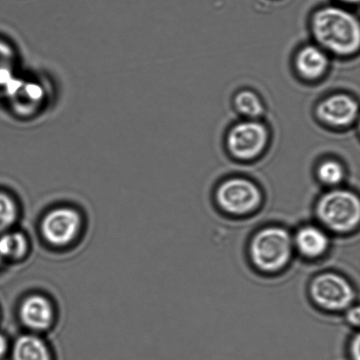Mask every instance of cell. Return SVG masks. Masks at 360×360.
<instances>
[{"mask_svg": "<svg viewBox=\"0 0 360 360\" xmlns=\"http://www.w3.org/2000/svg\"><path fill=\"white\" fill-rule=\"evenodd\" d=\"M310 28L324 51L338 56H351L359 51V20L347 10L336 6L323 7L313 14Z\"/></svg>", "mask_w": 360, "mask_h": 360, "instance_id": "cell-1", "label": "cell"}, {"mask_svg": "<svg viewBox=\"0 0 360 360\" xmlns=\"http://www.w3.org/2000/svg\"><path fill=\"white\" fill-rule=\"evenodd\" d=\"M250 263L264 274H276L287 268L294 255L292 235L278 225L257 231L249 243Z\"/></svg>", "mask_w": 360, "mask_h": 360, "instance_id": "cell-2", "label": "cell"}, {"mask_svg": "<svg viewBox=\"0 0 360 360\" xmlns=\"http://www.w3.org/2000/svg\"><path fill=\"white\" fill-rule=\"evenodd\" d=\"M315 213L319 225L328 232L347 235L359 228V198L351 190L336 187L319 198Z\"/></svg>", "mask_w": 360, "mask_h": 360, "instance_id": "cell-3", "label": "cell"}, {"mask_svg": "<svg viewBox=\"0 0 360 360\" xmlns=\"http://www.w3.org/2000/svg\"><path fill=\"white\" fill-rule=\"evenodd\" d=\"M309 295L317 308L329 313L345 312L354 305V285L343 275L335 271H323L310 281Z\"/></svg>", "mask_w": 360, "mask_h": 360, "instance_id": "cell-4", "label": "cell"}, {"mask_svg": "<svg viewBox=\"0 0 360 360\" xmlns=\"http://www.w3.org/2000/svg\"><path fill=\"white\" fill-rule=\"evenodd\" d=\"M215 203L231 217H243L255 213L263 203V193L252 180L243 177L225 179L214 193Z\"/></svg>", "mask_w": 360, "mask_h": 360, "instance_id": "cell-5", "label": "cell"}, {"mask_svg": "<svg viewBox=\"0 0 360 360\" xmlns=\"http://www.w3.org/2000/svg\"><path fill=\"white\" fill-rule=\"evenodd\" d=\"M267 127L257 120H245L233 126L226 137L229 153L236 160L248 162L262 155L269 143Z\"/></svg>", "mask_w": 360, "mask_h": 360, "instance_id": "cell-6", "label": "cell"}, {"mask_svg": "<svg viewBox=\"0 0 360 360\" xmlns=\"http://www.w3.org/2000/svg\"><path fill=\"white\" fill-rule=\"evenodd\" d=\"M82 220L76 210L59 207L49 212L42 220L41 231L45 241L56 247L69 245L80 231Z\"/></svg>", "mask_w": 360, "mask_h": 360, "instance_id": "cell-7", "label": "cell"}, {"mask_svg": "<svg viewBox=\"0 0 360 360\" xmlns=\"http://www.w3.org/2000/svg\"><path fill=\"white\" fill-rule=\"evenodd\" d=\"M359 115V104L350 95L336 94L319 102L317 119L331 128L342 129L354 124Z\"/></svg>", "mask_w": 360, "mask_h": 360, "instance_id": "cell-8", "label": "cell"}, {"mask_svg": "<svg viewBox=\"0 0 360 360\" xmlns=\"http://www.w3.org/2000/svg\"><path fill=\"white\" fill-rule=\"evenodd\" d=\"M295 252L308 260L321 259L328 252L330 246L329 232L322 226L306 224L292 235Z\"/></svg>", "mask_w": 360, "mask_h": 360, "instance_id": "cell-9", "label": "cell"}, {"mask_svg": "<svg viewBox=\"0 0 360 360\" xmlns=\"http://www.w3.org/2000/svg\"><path fill=\"white\" fill-rule=\"evenodd\" d=\"M21 323L34 331H44L51 328L55 312L51 302L45 296L33 295L25 298L20 307Z\"/></svg>", "mask_w": 360, "mask_h": 360, "instance_id": "cell-10", "label": "cell"}, {"mask_svg": "<svg viewBox=\"0 0 360 360\" xmlns=\"http://www.w3.org/2000/svg\"><path fill=\"white\" fill-rule=\"evenodd\" d=\"M326 51L319 45H306L299 49L295 58L296 72L302 79L316 81L326 75L329 68Z\"/></svg>", "mask_w": 360, "mask_h": 360, "instance_id": "cell-11", "label": "cell"}, {"mask_svg": "<svg viewBox=\"0 0 360 360\" xmlns=\"http://www.w3.org/2000/svg\"><path fill=\"white\" fill-rule=\"evenodd\" d=\"M4 90L13 105H23L25 109L28 105H32L34 109L35 105L42 104L44 101L45 91L40 83L20 79L18 76Z\"/></svg>", "mask_w": 360, "mask_h": 360, "instance_id": "cell-12", "label": "cell"}, {"mask_svg": "<svg viewBox=\"0 0 360 360\" xmlns=\"http://www.w3.org/2000/svg\"><path fill=\"white\" fill-rule=\"evenodd\" d=\"M13 360H51L47 345L34 335H23L14 343Z\"/></svg>", "mask_w": 360, "mask_h": 360, "instance_id": "cell-13", "label": "cell"}, {"mask_svg": "<svg viewBox=\"0 0 360 360\" xmlns=\"http://www.w3.org/2000/svg\"><path fill=\"white\" fill-rule=\"evenodd\" d=\"M236 110L246 120H259L264 107L259 95L252 90H242L234 98Z\"/></svg>", "mask_w": 360, "mask_h": 360, "instance_id": "cell-14", "label": "cell"}, {"mask_svg": "<svg viewBox=\"0 0 360 360\" xmlns=\"http://www.w3.org/2000/svg\"><path fill=\"white\" fill-rule=\"evenodd\" d=\"M28 242L20 232H6L0 236V254L4 259L19 260L26 255Z\"/></svg>", "mask_w": 360, "mask_h": 360, "instance_id": "cell-15", "label": "cell"}, {"mask_svg": "<svg viewBox=\"0 0 360 360\" xmlns=\"http://www.w3.org/2000/svg\"><path fill=\"white\" fill-rule=\"evenodd\" d=\"M18 56L8 41L0 38V89H5L17 76Z\"/></svg>", "mask_w": 360, "mask_h": 360, "instance_id": "cell-16", "label": "cell"}, {"mask_svg": "<svg viewBox=\"0 0 360 360\" xmlns=\"http://www.w3.org/2000/svg\"><path fill=\"white\" fill-rule=\"evenodd\" d=\"M316 177L323 186L336 188L344 181L345 169L340 161L328 158L321 162L316 168Z\"/></svg>", "mask_w": 360, "mask_h": 360, "instance_id": "cell-17", "label": "cell"}, {"mask_svg": "<svg viewBox=\"0 0 360 360\" xmlns=\"http://www.w3.org/2000/svg\"><path fill=\"white\" fill-rule=\"evenodd\" d=\"M18 217L15 201L6 193L0 192V232L12 227Z\"/></svg>", "mask_w": 360, "mask_h": 360, "instance_id": "cell-18", "label": "cell"}, {"mask_svg": "<svg viewBox=\"0 0 360 360\" xmlns=\"http://www.w3.org/2000/svg\"><path fill=\"white\" fill-rule=\"evenodd\" d=\"M359 347H360V338L359 335L356 333L352 338L350 343H349L348 354L351 360H359Z\"/></svg>", "mask_w": 360, "mask_h": 360, "instance_id": "cell-19", "label": "cell"}, {"mask_svg": "<svg viewBox=\"0 0 360 360\" xmlns=\"http://www.w3.org/2000/svg\"><path fill=\"white\" fill-rule=\"evenodd\" d=\"M359 306L352 305L349 308L345 314H347V320L349 324L352 326H359Z\"/></svg>", "mask_w": 360, "mask_h": 360, "instance_id": "cell-20", "label": "cell"}, {"mask_svg": "<svg viewBox=\"0 0 360 360\" xmlns=\"http://www.w3.org/2000/svg\"><path fill=\"white\" fill-rule=\"evenodd\" d=\"M7 348H8V344H7L6 337L0 334V357L6 354Z\"/></svg>", "mask_w": 360, "mask_h": 360, "instance_id": "cell-21", "label": "cell"}, {"mask_svg": "<svg viewBox=\"0 0 360 360\" xmlns=\"http://www.w3.org/2000/svg\"><path fill=\"white\" fill-rule=\"evenodd\" d=\"M341 1L349 4H354L359 2V0H341Z\"/></svg>", "mask_w": 360, "mask_h": 360, "instance_id": "cell-22", "label": "cell"}, {"mask_svg": "<svg viewBox=\"0 0 360 360\" xmlns=\"http://www.w3.org/2000/svg\"><path fill=\"white\" fill-rule=\"evenodd\" d=\"M2 261H3V259H2V257H1V254H0V264L2 263Z\"/></svg>", "mask_w": 360, "mask_h": 360, "instance_id": "cell-23", "label": "cell"}]
</instances>
